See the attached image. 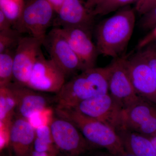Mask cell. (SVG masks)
Segmentation results:
<instances>
[{
    "label": "cell",
    "instance_id": "obj_1",
    "mask_svg": "<svg viewBox=\"0 0 156 156\" xmlns=\"http://www.w3.org/2000/svg\"><path fill=\"white\" fill-rule=\"evenodd\" d=\"M135 20L134 10L128 6L98 24L95 44L99 54L113 59L126 56Z\"/></svg>",
    "mask_w": 156,
    "mask_h": 156
},
{
    "label": "cell",
    "instance_id": "obj_2",
    "mask_svg": "<svg viewBox=\"0 0 156 156\" xmlns=\"http://www.w3.org/2000/svg\"><path fill=\"white\" fill-rule=\"evenodd\" d=\"M109 67H94L81 72L66 82L56 93V106L72 108L82 101L109 93Z\"/></svg>",
    "mask_w": 156,
    "mask_h": 156
},
{
    "label": "cell",
    "instance_id": "obj_3",
    "mask_svg": "<svg viewBox=\"0 0 156 156\" xmlns=\"http://www.w3.org/2000/svg\"><path fill=\"white\" fill-rule=\"evenodd\" d=\"M55 112L58 116L72 122L89 144L104 148L114 156L126 153L119 136L109 126L83 115L73 108L56 106Z\"/></svg>",
    "mask_w": 156,
    "mask_h": 156
},
{
    "label": "cell",
    "instance_id": "obj_4",
    "mask_svg": "<svg viewBox=\"0 0 156 156\" xmlns=\"http://www.w3.org/2000/svg\"><path fill=\"white\" fill-rule=\"evenodd\" d=\"M56 11L47 0H28L24 3L21 16L13 28L22 34L44 40L53 26Z\"/></svg>",
    "mask_w": 156,
    "mask_h": 156
},
{
    "label": "cell",
    "instance_id": "obj_5",
    "mask_svg": "<svg viewBox=\"0 0 156 156\" xmlns=\"http://www.w3.org/2000/svg\"><path fill=\"white\" fill-rule=\"evenodd\" d=\"M71 108L116 131L123 127V108L109 93L84 101Z\"/></svg>",
    "mask_w": 156,
    "mask_h": 156
},
{
    "label": "cell",
    "instance_id": "obj_6",
    "mask_svg": "<svg viewBox=\"0 0 156 156\" xmlns=\"http://www.w3.org/2000/svg\"><path fill=\"white\" fill-rule=\"evenodd\" d=\"M44 46L54 62L67 77L85 70L82 62L59 28L53 27L43 40Z\"/></svg>",
    "mask_w": 156,
    "mask_h": 156
},
{
    "label": "cell",
    "instance_id": "obj_7",
    "mask_svg": "<svg viewBox=\"0 0 156 156\" xmlns=\"http://www.w3.org/2000/svg\"><path fill=\"white\" fill-rule=\"evenodd\" d=\"M54 144L68 156H79L89 149V143L76 126L69 120L58 116L50 125Z\"/></svg>",
    "mask_w": 156,
    "mask_h": 156
},
{
    "label": "cell",
    "instance_id": "obj_8",
    "mask_svg": "<svg viewBox=\"0 0 156 156\" xmlns=\"http://www.w3.org/2000/svg\"><path fill=\"white\" fill-rule=\"evenodd\" d=\"M66 76L51 59H47L42 50L34 64L27 86L42 92L58 93L65 83Z\"/></svg>",
    "mask_w": 156,
    "mask_h": 156
},
{
    "label": "cell",
    "instance_id": "obj_9",
    "mask_svg": "<svg viewBox=\"0 0 156 156\" xmlns=\"http://www.w3.org/2000/svg\"><path fill=\"white\" fill-rule=\"evenodd\" d=\"M123 127L149 137L156 134V104L141 97L123 110Z\"/></svg>",
    "mask_w": 156,
    "mask_h": 156
},
{
    "label": "cell",
    "instance_id": "obj_10",
    "mask_svg": "<svg viewBox=\"0 0 156 156\" xmlns=\"http://www.w3.org/2000/svg\"><path fill=\"white\" fill-rule=\"evenodd\" d=\"M43 40L29 35L20 37L14 54L12 82L27 86Z\"/></svg>",
    "mask_w": 156,
    "mask_h": 156
},
{
    "label": "cell",
    "instance_id": "obj_11",
    "mask_svg": "<svg viewBox=\"0 0 156 156\" xmlns=\"http://www.w3.org/2000/svg\"><path fill=\"white\" fill-rule=\"evenodd\" d=\"M125 63L136 94L156 104V78L145 59L137 51Z\"/></svg>",
    "mask_w": 156,
    "mask_h": 156
},
{
    "label": "cell",
    "instance_id": "obj_12",
    "mask_svg": "<svg viewBox=\"0 0 156 156\" xmlns=\"http://www.w3.org/2000/svg\"><path fill=\"white\" fill-rule=\"evenodd\" d=\"M125 57L115 58L108 65L109 93L123 109L140 97L136 94L131 83L125 64Z\"/></svg>",
    "mask_w": 156,
    "mask_h": 156
},
{
    "label": "cell",
    "instance_id": "obj_13",
    "mask_svg": "<svg viewBox=\"0 0 156 156\" xmlns=\"http://www.w3.org/2000/svg\"><path fill=\"white\" fill-rule=\"evenodd\" d=\"M59 29L80 60L85 70L95 67L99 53L92 41V31L79 27Z\"/></svg>",
    "mask_w": 156,
    "mask_h": 156
},
{
    "label": "cell",
    "instance_id": "obj_14",
    "mask_svg": "<svg viewBox=\"0 0 156 156\" xmlns=\"http://www.w3.org/2000/svg\"><path fill=\"white\" fill-rule=\"evenodd\" d=\"M94 17L82 0H65L56 13L53 26L58 28L79 27L92 31Z\"/></svg>",
    "mask_w": 156,
    "mask_h": 156
},
{
    "label": "cell",
    "instance_id": "obj_15",
    "mask_svg": "<svg viewBox=\"0 0 156 156\" xmlns=\"http://www.w3.org/2000/svg\"><path fill=\"white\" fill-rule=\"evenodd\" d=\"M8 86L16 98L15 115L28 120L36 113L49 108L50 100L42 92L13 82Z\"/></svg>",
    "mask_w": 156,
    "mask_h": 156
},
{
    "label": "cell",
    "instance_id": "obj_16",
    "mask_svg": "<svg viewBox=\"0 0 156 156\" xmlns=\"http://www.w3.org/2000/svg\"><path fill=\"white\" fill-rule=\"evenodd\" d=\"M35 128L26 119L14 115L9 128V144L15 156H30Z\"/></svg>",
    "mask_w": 156,
    "mask_h": 156
},
{
    "label": "cell",
    "instance_id": "obj_17",
    "mask_svg": "<svg viewBox=\"0 0 156 156\" xmlns=\"http://www.w3.org/2000/svg\"><path fill=\"white\" fill-rule=\"evenodd\" d=\"M125 150L133 156H156L148 137L122 127L116 131Z\"/></svg>",
    "mask_w": 156,
    "mask_h": 156
},
{
    "label": "cell",
    "instance_id": "obj_18",
    "mask_svg": "<svg viewBox=\"0 0 156 156\" xmlns=\"http://www.w3.org/2000/svg\"><path fill=\"white\" fill-rule=\"evenodd\" d=\"M17 102L9 86L0 87V125L9 127L15 115Z\"/></svg>",
    "mask_w": 156,
    "mask_h": 156
},
{
    "label": "cell",
    "instance_id": "obj_19",
    "mask_svg": "<svg viewBox=\"0 0 156 156\" xmlns=\"http://www.w3.org/2000/svg\"><path fill=\"white\" fill-rule=\"evenodd\" d=\"M15 49L0 53V87L7 86L13 82Z\"/></svg>",
    "mask_w": 156,
    "mask_h": 156
},
{
    "label": "cell",
    "instance_id": "obj_20",
    "mask_svg": "<svg viewBox=\"0 0 156 156\" xmlns=\"http://www.w3.org/2000/svg\"><path fill=\"white\" fill-rule=\"evenodd\" d=\"M23 5L22 0H0V11L10 20L13 27L21 16Z\"/></svg>",
    "mask_w": 156,
    "mask_h": 156
},
{
    "label": "cell",
    "instance_id": "obj_21",
    "mask_svg": "<svg viewBox=\"0 0 156 156\" xmlns=\"http://www.w3.org/2000/svg\"><path fill=\"white\" fill-rule=\"evenodd\" d=\"M139 0H103L92 11V15L103 16L129 6L133 3H136Z\"/></svg>",
    "mask_w": 156,
    "mask_h": 156
},
{
    "label": "cell",
    "instance_id": "obj_22",
    "mask_svg": "<svg viewBox=\"0 0 156 156\" xmlns=\"http://www.w3.org/2000/svg\"><path fill=\"white\" fill-rule=\"evenodd\" d=\"M21 34L14 28L0 31V53L16 49Z\"/></svg>",
    "mask_w": 156,
    "mask_h": 156
},
{
    "label": "cell",
    "instance_id": "obj_23",
    "mask_svg": "<svg viewBox=\"0 0 156 156\" xmlns=\"http://www.w3.org/2000/svg\"><path fill=\"white\" fill-rule=\"evenodd\" d=\"M51 112L49 108L37 112L33 115L28 121L35 128L43 125H49L53 119L51 116Z\"/></svg>",
    "mask_w": 156,
    "mask_h": 156
},
{
    "label": "cell",
    "instance_id": "obj_24",
    "mask_svg": "<svg viewBox=\"0 0 156 156\" xmlns=\"http://www.w3.org/2000/svg\"><path fill=\"white\" fill-rule=\"evenodd\" d=\"M137 51L145 59L156 78V50L147 45Z\"/></svg>",
    "mask_w": 156,
    "mask_h": 156
},
{
    "label": "cell",
    "instance_id": "obj_25",
    "mask_svg": "<svg viewBox=\"0 0 156 156\" xmlns=\"http://www.w3.org/2000/svg\"><path fill=\"white\" fill-rule=\"evenodd\" d=\"M140 28L144 30H152L156 27V6L143 15L140 22Z\"/></svg>",
    "mask_w": 156,
    "mask_h": 156
},
{
    "label": "cell",
    "instance_id": "obj_26",
    "mask_svg": "<svg viewBox=\"0 0 156 156\" xmlns=\"http://www.w3.org/2000/svg\"><path fill=\"white\" fill-rule=\"evenodd\" d=\"M33 150L40 152L54 154H57L58 151L55 144H50L36 136L34 143Z\"/></svg>",
    "mask_w": 156,
    "mask_h": 156
},
{
    "label": "cell",
    "instance_id": "obj_27",
    "mask_svg": "<svg viewBox=\"0 0 156 156\" xmlns=\"http://www.w3.org/2000/svg\"><path fill=\"white\" fill-rule=\"evenodd\" d=\"M35 136L50 144H54L49 125H43L35 128Z\"/></svg>",
    "mask_w": 156,
    "mask_h": 156
},
{
    "label": "cell",
    "instance_id": "obj_28",
    "mask_svg": "<svg viewBox=\"0 0 156 156\" xmlns=\"http://www.w3.org/2000/svg\"><path fill=\"white\" fill-rule=\"evenodd\" d=\"M156 6V0H139L136 3L135 9L141 15L147 13Z\"/></svg>",
    "mask_w": 156,
    "mask_h": 156
},
{
    "label": "cell",
    "instance_id": "obj_29",
    "mask_svg": "<svg viewBox=\"0 0 156 156\" xmlns=\"http://www.w3.org/2000/svg\"><path fill=\"white\" fill-rule=\"evenodd\" d=\"M156 40V27L153 29L151 31L143 38L137 44L136 49L137 50H140L149 44H150L154 41Z\"/></svg>",
    "mask_w": 156,
    "mask_h": 156
},
{
    "label": "cell",
    "instance_id": "obj_30",
    "mask_svg": "<svg viewBox=\"0 0 156 156\" xmlns=\"http://www.w3.org/2000/svg\"><path fill=\"white\" fill-rule=\"evenodd\" d=\"M10 20L0 11V31L7 30L13 28Z\"/></svg>",
    "mask_w": 156,
    "mask_h": 156
},
{
    "label": "cell",
    "instance_id": "obj_31",
    "mask_svg": "<svg viewBox=\"0 0 156 156\" xmlns=\"http://www.w3.org/2000/svg\"><path fill=\"white\" fill-rule=\"evenodd\" d=\"M103 1V0H86L85 2V5L88 10L92 12L95 7Z\"/></svg>",
    "mask_w": 156,
    "mask_h": 156
},
{
    "label": "cell",
    "instance_id": "obj_32",
    "mask_svg": "<svg viewBox=\"0 0 156 156\" xmlns=\"http://www.w3.org/2000/svg\"><path fill=\"white\" fill-rule=\"evenodd\" d=\"M53 7V9L56 11V14L61 8L65 0H47Z\"/></svg>",
    "mask_w": 156,
    "mask_h": 156
},
{
    "label": "cell",
    "instance_id": "obj_33",
    "mask_svg": "<svg viewBox=\"0 0 156 156\" xmlns=\"http://www.w3.org/2000/svg\"><path fill=\"white\" fill-rule=\"evenodd\" d=\"M50 154L48 152H40L33 150L30 156H49Z\"/></svg>",
    "mask_w": 156,
    "mask_h": 156
},
{
    "label": "cell",
    "instance_id": "obj_34",
    "mask_svg": "<svg viewBox=\"0 0 156 156\" xmlns=\"http://www.w3.org/2000/svg\"><path fill=\"white\" fill-rule=\"evenodd\" d=\"M149 138L150 139L151 142L152 143L154 147V148L156 151V134L154 135V136H151V137H149Z\"/></svg>",
    "mask_w": 156,
    "mask_h": 156
},
{
    "label": "cell",
    "instance_id": "obj_35",
    "mask_svg": "<svg viewBox=\"0 0 156 156\" xmlns=\"http://www.w3.org/2000/svg\"><path fill=\"white\" fill-rule=\"evenodd\" d=\"M149 46H150L154 49L156 50V40L154 41L151 42L150 44H149Z\"/></svg>",
    "mask_w": 156,
    "mask_h": 156
},
{
    "label": "cell",
    "instance_id": "obj_36",
    "mask_svg": "<svg viewBox=\"0 0 156 156\" xmlns=\"http://www.w3.org/2000/svg\"><path fill=\"white\" fill-rule=\"evenodd\" d=\"M120 156H132V155H131V154L128 153V152H127V151L126 152V153L123 154L122 155Z\"/></svg>",
    "mask_w": 156,
    "mask_h": 156
},
{
    "label": "cell",
    "instance_id": "obj_37",
    "mask_svg": "<svg viewBox=\"0 0 156 156\" xmlns=\"http://www.w3.org/2000/svg\"><path fill=\"white\" fill-rule=\"evenodd\" d=\"M56 154H50V155H49V156H57V155H56Z\"/></svg>",
    "mask_w": 156,
    "mask_h": 156
},
{
    "label": "cell",
    "instance_id": "obj_38",
    "mask_svg": "<svg viewBox=\"0 0 156 156\" xmlns=\"http://www.w3.org/2000/svg\"><path fill=\"white\" fill-rule=\"evenodd\" d=\"M114 156L112 155L111 154H110V155H102V156Z\"/></svg>",
    "mask_w": 156,
    "mask_h": 156
}]
</instances>
